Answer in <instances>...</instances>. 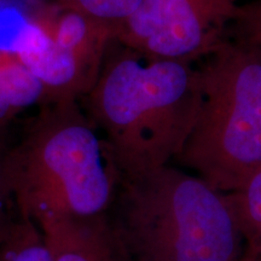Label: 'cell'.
I'll return each instance as SVG.
<instances>
[{
  "label": "cell",
  "mask_w": 261,
  "mask_h": 261,
  "mask_svg": "<svg viewBox=\"0 0 261 261\" xmlns=\"http://www.w3.org/2000/svg\"><path fill=\"white\" fill-rule=\"evenodd\" d=\"M83 100L127 180L180 154L200 109V76L196 63L149 57L114 39Z\"/></svg>",
  "instance_id": "cell-1"
},
{
  "label": "cell",
  "mask_w": 261,
  "mask_h": 261,
  "mask_svg": "<svg viewBox=\"0 0 261 261\" xmlns=\"http://www.w3.org/2000/svg\"><path fill=\"white\" fill-rule=\"evenodd\" d=\"M2 166L17 214L37 224L109 213L122 184L112 149L77 100L40 106Z\"/></svg>",
  "instance_id": "cell-2"
},
{
  "label": "cell",
  "mask_w": 261,
  "mask_h": 261,
  "mask_svg": "<svg viewBox=\"0 0 261 261\" xmlns=\"http://www.w3.org/2000/svg\"><path fill=\"white\" fill-rule=\"evenodd\" d=\"M114 224L136 261H242L226 194L171 165L122 180Z\"/></svg>",
  "instance_id": "cell-3"
},
{
  "label": "cell",
  "mask_w": 261,
  "mask_h": 261,
  "mask_svg": "<svg viewBox=\"0 0 261 261\" xmlns=\"http://www.w3.org/2000/svg\"><path fill=\"white\" fill-rule=\"evenodd\" d=\"M196 63L200 109L174 161L228 194L261 167V52L226 38Z\"/></svg>",
  "instance_id": "cell-4"
},
{
  "label": "cell",
  "mask_w": 261,
  "mask_h": 261,
  "mask_svg": "<svg viewBox=\"0 0 261 261\" xmlns=\"http://www.w3.org/2000/svg\"><path fill=\"white\" fill-rule=\"evenodd\" d=\"M114 39L113 24L63 3L29 19L10 48L41 84L42 104L79 102L96 85Z\"/></svg>",
  "instance_id": "cell-5"
},
{
  "label": "cell",
  "mask_w": 261,
  "mask_h": 261,
  "mask_svg": "<svg viewBox=\"0 0 261 261\" xmlns=\"http://www.w3.org/2000/svg\"><path fill=\"white\" fill-rule=\"evenodd\" d=\"M242 0H143L115 39L152 58L196 63L227 38Z\"/></svg>",
  "instance_id": "cell-6"
},
{
  "label": "cell",
  "mask_w": 261,
  "mask_h": 261,
  "mask_svg": "<svg viewBox=\"0 0 261 261\" xmlns=\"http://www.w3.org/2000/svg\"><path fill=\"white\" fill-rule=\"evenodd\" d=\"M51 261H136L109 213L55 218L38 224Z\"/></svg>",
  "instance_id": "cell-7"
},
{
  "label": "cell",
  "mask_w": 261,
  "mask_h": 261,
  "mask_svg": "<svg viewBox=\"0 0 261 261\" xmlns=\"http://www.w3.org/2000/svg\"><path fill=\"white\" fill-rule=\"evenodd\" d=\"M44 89L22 64L11 48L0 47V154L8 145L6 135L11 122L33 106H41Z\"/></svg>",
  "instance_id": "cell-8"
},
{
  "label": "cell",
  "mask_w": 261,
  "mask_h": 261,
  "mask_svg": "<svg viewBox=\"0 0 261 261\" xmlns=\"http://www.w3.org/2000/svg\"><path fill=\"white\" fill-rule=\"evenodd\" d=\"M226 197L246 242L244 259L261 261V167Z\"/></svg>",
  "instance_id": "cell-9"
},
{
  "label": "cell",
  "mask_w": 261,
  "mask_h": 261,
  "mask_svg": "<svg viewBox=\"0 0 261 261\" xmlns=\"http://www.w3.org/2000/svg\"><path fill=\"white\" fill-rule=\"evenodd\" d=\"M0 261H51L46 240L34 220L17 214L0 238Z\"/></svg>",
  "instance_id": "cell-10"
},
{
  "label": "cell",
  "mask_w": 261,
  "mask_h": 261,
  "mask_svg": "<svg viewBox=\"0 0 261 261\" xmlns=\"http://www.w3.org/2000/svg\"><path fill=\"white\" fill-rule=\"evenodd\" d=\"M227 38L261 52V0H242L238 4Z\"/></svg>",
  "instance_id": "cell-11"
},
{
  "label": "cell",
  "mask_w": 261,
  "mask_h": 261,
  "mask_svg": "<svg viewBox=\"0 0 261 261\" xmlns=\"http://www.w3.org/2000/svg\"><path fill=\"white\" fill-rule=\"evenodd\" d=\"M143 0H69L70 4L85 14L116 27L138 9Z\"/></svg>",
  "instance_id": "cell-12"
},
{
  "label": "cell",
  "mask_w": 261,
  "mask_h": 261,
  "mask_svg": "<svg viewBox=\"0 0 261 261\" xmlns=\"http://www.w3.org/2000/svg\"><path fill=\"white\" fill-rule=\"evenodd\" d=\"M2 159L3 155L0 154V238L4 236L10 225L14 223L16 217H17L14 200H12L9 189L6 187L4 173H3Z\"/></svg>",
  "instance_id": "cell-13"
},
{
  "label": "cell",
  "mask_w": 261,
  "mask_h": 261,
  "mask_svg": "<svg viewBox=\"0 0 261 261\" xmlns=\"http://www.w3.org/2000/svg\"><path fill=\"white\" fill-rule=\"evenodd\" d=\"M62 2H63V3H68V2H69V0H62Z\"/></svg>",
  "instance_id": "cell-14"
},
{
  "label": "cell",
  "mask_w": 261,
  "mask_h": 261,
  "mask_svg": "<svg viewBox=\"0 0 261 261\" xmlns=\"http://www.w3.org/2000/svg\"><path fill=\"white\" fill-rule=\"evenodd\" d=\"M242 261H247V260H246V259H244V256H243V260H242Z\"/></svg>",
  "instance_id": "cell-15"
}]
</instances>
